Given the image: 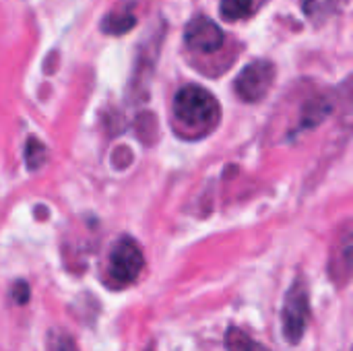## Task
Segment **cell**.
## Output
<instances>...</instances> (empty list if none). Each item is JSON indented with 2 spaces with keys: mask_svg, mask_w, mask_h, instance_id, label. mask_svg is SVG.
Wrapping results in <instances>:
<instances>
[{
  "mask_svg": "<svg viewBox=\"0 0 353 351\" xmlns=\"http://www.w3.org/2000/svg\"><path fill=\"white\" fill-rule=\"evenodd\" d=\"M174 116L188 130L205 134L219 120V101L205 87L186 85L174 97Z\"/></svg>",
  "mask_w": 353,
  "mask_h": 351,
  "instance_id": "6da1fadb",
  "label": "cell"
},
{
  "mask_svg": "<svg viewBox=\"0 0 353 351\" xmlns=\"http://www.w3.org/2000/svg\"><path fill=\"white\" fill-rule=\"evenodd\" d=\"M310 319V298L308 288L304 281H296L290 292L285 294L283 308H281V325H283V337L288 343H298L304 337L306 325Z\"/></svg>",
  "mask_w": 353,
  "mask_h": 351,
  "instance_id": "7a4b0ae2",
  "label": "cell"
},
{
  "mask_svg": "<svg viewBox=\"0 0 353 351\" xmlns=\"http://www.w3.org/2000/svg\"><path fill=\"white\" fill-rule=\"evenodd\" d=\"M143 265L145 259L139 244L132 238H120L110 252L108 275L116 288H126L132 281H137V277L143 271Z\"/></svg>",
  "mask_w": 353,
  "mask_h": 351,
  "instance_id": "3957f363",
  "label": "cell"
},
{
  "mask_svg": "<svg viewBox=\"0 0 353 351\" xmlns=\"http://www.w3.org/2000/svg\"><path fill=\"white\" fill-rule=\"evenodd\" d=\"M275 81V64L269 60H254L246 64L234 81V91L242 101H261Z\"/></svg>",
  "mask_w": 353,
  "mask_h": 351,
  "instance_id": "277c9868",
  "label": "cell"
},
{
  "mask_svg": "<svg viewBox=\"0 0 353 351\" xmlns=\"http://www.w3.org/2000/svg\"><path fill=\"white\" fill-rule=\"evenodd\" d=\"M184 41L194 52L213 54V52L221 50L225 35H223L221 27L215 21H211L209 17H194L186 27Z\"/></svg>",
  "mask_w": 353,
  "mask_h": 351,
  "instance_id": "5b68a950",
  "label": "cell"
},
{
  "mask_svg": "<svg viewBox=\"0 0 353 351\" xmlns=\"http://www.w3.org/2000/svg\"><path fill=\"white\" fill-rule=\"evenodd\" d=\"M300 2L312 23H323L325 19L335 14L345 0H300Z\"/></svg>",
  "mask_w": 353,
  "mask_h": 351,
  "instance_id": "8992f818",
  "label": "cell"
},
{
  "mask_svg": "<svg viewBox=\"0 0 353 351\" xmlns=\"http://www.w3.org/2000/svg\"><path fill=\"white\" fill-rule=\"evenodd\" d=\"M225 350L228 351H271L269 348L256 343L254 339H250L242 329L238 327H230L225 333Z\"/></svg>",
  "mask_w": 353,
  "mask_h": 351,
  "instance_id": "52a82bcc",
  "label": "cell"
},
{
  "mask_svg": "<svg viewBox=\"0 0 353 351\" xmlns=\"http://www.w3.org/2000/svg\"><path fill=\"white\" fill-rule=\"evenodd\" d=\"M137 23L132 12H110L105 14L103 23H101V31L110 33V35H122L128 29H132Z\"/></svg>",
  "mask_w": 353,
  "mask_h": 351,
  "instance_id": "ba28073f",
  "label": "cell"
},
{
  "mask_svg": "<svg viewBox=\"0 0 353 351\" xmlns=\"http://www.w3.org/2000/svg\"><path fill=\"white\" fill-rule=\"evenodd\" d=\"M254 0H221L219 12L225 21H240L252 12Z\"/></svg>",
  "mask_w": 353,
  "mask_h": 351,
  "instance_id": "9c48e42d",
  "label": "cell"
},
{
  "mask_svg": "<svg viewBox=\"0 0 353 351\" xmlns=\"http://www.w3.org/2000/svg\"><path fill=\"white\" fill-rule=\"evenodd\" d=\"M48 159V149L46 145L35 139V137H29L27 139V145H25V161H27V168L29 170H37L43 166V161Z\"/></svg>",
  "mask_w": 353,
  "mask_h": 351,
  "instance_id": "30bf717a",
  "label": "cell"
},
{
  "mask_svg": "<svg viewBox=\"0 0 353 351\" xmlns=\"http://www.w3.org/2000/svg\"><path fill=\"white\" fill-rule=\"evenodd\" d=\"M48 351H77V345L72 341V337L60 329H54L48 335Z\"/></svg>",
  "mask_w": 353,
  "mask_h": 351,
  "instance_id": "8fae6325",
  "label": "cell"
},
{
  "mask_svg": "<svg viewBox=\"0 0 353 351\" xmlns=\"http://www.w3.org/2000/svg\"><path fill=\"white\" fill-rule=\"evenodd\" d=\"M12 298H14L17 304H27V300H29V288H27L25 281H17L12 285Z\"/></svg>",
  "mask_w": 353,
  "mask_h": 351,
  "instance_id": "7c38bea8",
  "label": "cell"
},
{
  "mask_svg": "<svg viewBox=\"0 0 353 351\" xmlns=\"http://www.w3.org/2000/svg\"><path fill=\"white\" fill-rule=\"evenodd\" d=\"M345 257L350 259V263H353V240H352V242H350L347 250H345Z\"/></svg>",
  "mask_w": 353,
  "mask_h": 351,
  "instance_id": "4fadbf2b",
  "label": "cell"
}]
</instances>
